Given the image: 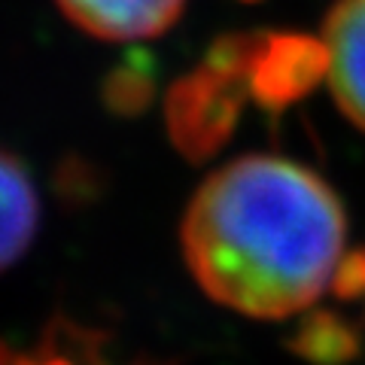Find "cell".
Listing matches in <instances>:
<instances>
[{
  "instance_id": "cell-1",
  "label": "cell",
  "mask_w": 365,
  "mask_h": 365,
  "mask_svg": "<svg viewBox=\"0 0 365 365\" xmlns=\"http://www.w3.org/2000/svg\"><path fill=\"white\" fill-rule=\"evenodd\" d=\"M347 222L314 170L277 155H244L195 192L182 253L201 289L247 317H289L332 287Z\"/></svg>"
},
{
  "instance_id": "cell-2",
  "label": "cell",
  "mask_w": 365,
  "mask_h": 365,
  "mask_svg": "<svg viewBox=\"0 0 365 365\" xmlns=\"http://www.w3.org/2000/svg\"><path fill=\"white\" fill-rule=\"evenodd\" d=\"M253 43L256 37H228L216 43L207 64L170 88V137L192 158L210 155L232 134L237 113L250 95Z\"/></svg>"
},
{
  "instance_id": "cell-3",
  "label": "cell",
  "mask_w": 365,
  "mask_h": 365,
  "mask_svg": "<svg viewBox=\"0 0 365 365\" xmlns=\"http://www.w3.org/2000/svg\"><path fill=\"white\" fill-rule=\"evenodd\" d=\"M323 73V43L307 37H256L250 58V95L277 110L311 91Z\"/></svg>"
},
{
  "instance_id": "cell-4",
  "label": "cell",
  "mask_w": 365,
  "mask_h": 365,
  "mask_svg": "<svg viewBox=\"0 0 365 365\" xmlns=\"http://www.w3.org/2000/svg\"><path fill=\"white\" fill-rule=\"evenodd\" d=\"M323 49L338 107L365 128V0H338L326 19Z\"/></svg>"
},
{
  "instance_id": "cell-5",
  "label": "cell",
  "mask_w": 365,
  "mask_h": 365,
  "mask_svg": "<svg viewBox=\"0 0 365 365\" xmlns=\"http://www.w3.org/2000/svg\"><path fill=\"white\" fill-rule=\"evenodd\" d=\"M83 31L104 40H143L174 25L186 0H55Z\"/></svg>"
},
{
  "instance_id": "cell-6",
  "label": "cell",
  "mask_w": 365,
  "mask_h": 365,
  "mask_svg": "<svg viewBox=\"0 0 365 365\" xmlns=\"http://www.w3.org/2000/svg\"><path fill=\"white\" fill-rule=\"evenodd\" d=\"M40 225V198L28 168L0 150V271L25 256Z\"/></svg>"
},
{
  "instance_id": "cell-7",
  "label": "cell",
  "mask_w": 365,
  "mask_h": 365,
  "mask_svg": "<svg viewBox=\"0 0 365 365\" xmlns=\"http://www.w3.org/2000/svg\"><path fill=\"white\" fill-rule=\"evenodd\" d=\"M292 350L317 365H344L356 356L359 335L335 314H311L295 329Z\"/></svg>"
},
{
  "instance_id": "cell-8",
  "label": "cell",
  "mask_w": 365,
  "mask_h": 365,
  "mask_svg": "<svg viewBox=\"0 0 365 365\" xmlns=\"http://www.w3.org/2000/svg\"><path fill=\"white\" fill-rule=\"evenodd\" d=\"M107 101L119 113H134L150 101V79L143 67H122L110 76L107 83Z\"/></svg>"
},
{
  "instance_id": "cell-9",
  "label": "cell",
  "mask_w": 365,
  "mask_h": 365,
  "mask_svg": "<svg viewBox=\"0 0 365 365\" xmlns=\"http://www.w3.org/2000/svg\"><path fill=\"white\" fill-rule=\"evenodd\" d=\"M332 287L338 289V295H359L365 292V253H353L344 259H341V265L335 271V280H332Z\"/></svg>"
}]
</instances>
